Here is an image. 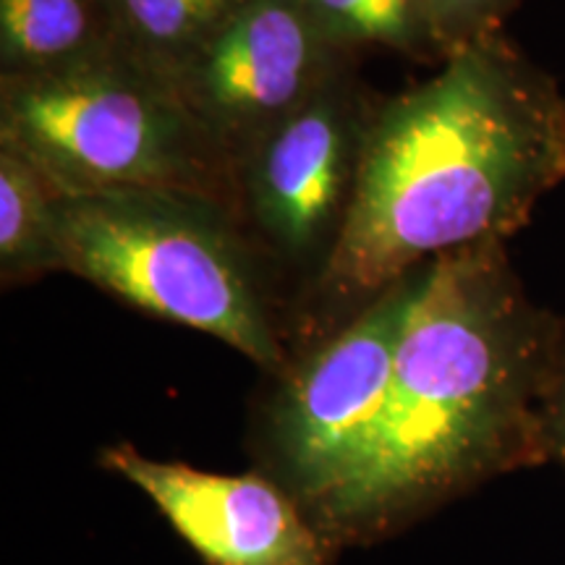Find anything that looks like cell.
I'll return each mask as SVG.
<instances>
[{"label":"cell","instance_id":"obj_12","mask_svg":"<svg viewBox=\"0 0 565 565\" xmlns=\"http://www.w3.org/2000/svg\"><path fill=\"white\" fill-rule=\"evenodd\" d=\"M307 6L338 51L356 55L383 47L419 63L445 61L429 0H307Z\"/></svg>","mask_w":565,"mask_h":565},{"label":"cell","instance_id":"obj_5","mask_svg":"<svg viewBox=\"0 0 565 565\" xmlns=\"http://www.w3.org/2000/svg\"><path fill=\"white\" fill-rule=\"evenodd\" d=\"M380 100L353 61L233 166V212L278 286L282 333L341 242Z\"/></svg>","mask_w":565,"mask_h":565},{"label":"cell","instance_id":"obj_4","mask_svg":"<svg viewBox=\"0 0 565 565\" xmlns=\"http://www.w3.org/2000/svg\"><path fill=\"white\" fill-rule=\"evenodd\" d=\"M0 141L63 194L192 192L233 207V166L173 82L121 51L0 79Z\"/></svg>","mask_w":565,"mask_h":565},{"label":"cell","instance_id":"obj_13","mask_svg":"<svg viewBox=\"0 0 565 565\" xmlns=\"http://www.w3.org/2000/svg\"><path fill=\"white\" fill-rule=\"evenodd\" d=\"M524 0H437V38L448 58L456 47L503 32L505 19Z\"/></svg>","mask_w":565,"mask_h":565},{"label":"cell","instance_id":"obj_8","mask_svg":"<svg viewBox=\"0 0 565 565\" xmlns=\"http://www.w3.org/2000/svg\"><path fill=\"white\" fill-rule=\"evenodd\" d=\"M103 466L139 487L204 563L328 565L322 536L294 494L263 475L154 461L131 445L105 450Z\"/></svg>","mask_w":565,"mask_h":565},{"label":"cell","instance_id":"obj_9","mask_svg":"<svg viewBox=\"0 0 565 565\" xmlns=\"http://www.w3.org/2000/svg\"><path fill=\"white\" fill-rule=\"evenodd\" d=\"M116 51L110 0H0V79L53 74Z\"/></svg>","mask_w":565,"mask_h":565},{"label":"cell","instance_id":"obj_10","mask_svg":"<svg viewBox=\"0 0 565 565\" xmlns=\"http://www.w3.org/2000/svg\"><path fill=\"white\" fill-rule=\"evenodd\" d=\"M63 192L17 147L0 141V282L19 288L61 273Z\"/></svg>","mask_w":565,"mask_h":565},{"label":"cell","instance_id":"obj_14","mask_svg":"<svg viewBox=\"0 0 565 565\" xmlns=\"http://www.w3.org/2000/svg\"><path fill=\"white\" fill-rule=\"evenodd\" d=\"M542 422H545V445L547 458H555L565 466V317L561 338L550 370V383L545 393V406H542Z\"/></svg>","mask_w":565,"mask_h":565},{"label":"cell","instance_id":"obj_15","mask_svg":"<svg viewBox=\"0 0 565 565\" xmlns=\"http://www.w3.org/2000/svg\"><path fill=\"white\" fill-rule=\"evenodd\" d=\"M429 3H433V9H437V0H429Z\"/></svg>","mask_w":565,"mask_h":565},{"label":"cell","instance_id":"obj_7","mask_svg":"<svg viewBox=\"0 0 565 565\" xmlns=\"http://www.w3.org/2000/svg\"><path fill=\"white\" fill-rule=\"evenodd\" d=\"M353 61L328 40L307 0H249L173 87L236 166Z\"/></svg>","mask_w":565,"mask_h":565},{"label":"cell","instance_id":"obj_3","mask_svg":"<svg viewBox=\"0 0 565 565\" xmlns=\"http://www.w3.org/2000/svg\"><path fill=\"white\" fill-rule=\"evenodd\" d=\"M61 273L207 333L259 370L288 364L282 299L231 204L192 192L63 194Z\"/></svg>","mask_w":565,"mask_h":565},{"label":"cell","instance_id":"obj_1","mask_svg":"<svg viewBox=\"0 0 565 565\" xmlns=\"http://www.w3.org/2000/svg\"><path fill=\"white\" fill-rule=\"evenodd\" d=\"M565 179V95L503 32L383 97L328 267L286 320L288 359L445 254L508 242Z\"/></svg>","mask_w":565,"mask_h":565},{"label":"cell","instance_id":"obj_2","mask_svg":"<svg viewBox=\"0 0 565 565\" xmlns=\"http://www.w3.org/2000/svg\"><path fill=\"white\" fill-rule=\"evenodd\" d=\"M563 317L536 307L505 242L437 257L408 315L366 456L322 508L366 534L547 461L542 406Z\"/></svg>","mask_w":565,"mask_h":565},{"label":"cell","instance_id":"obj_6","mask_svg":"<svg viewBox=\"0 0 565 565\" xmlns=\"http://www.w3.org/2000/svg\"><path fill=\"white\" fill-rule=\"evenodd\" d=\"M429 265L393 282L343 328L275 374L259 448L278 484L320 513L359 469L383 422L408 315Z\"/></svg>","mask_w":565,"mask_h":565},{"label":"cell","instance_id":"obj_11","mask_svg":"<svg viewBox=\"0 0 565 565\" xmlns=\"http://www.w3.org/2000/svg\"><path fill=\"white\" fill-rule=\"evenodd\" d=\"M249 0H110L118 51L175 82Z\"/></svg>","mask_w":565,"mask_h":565}]
</instances>
